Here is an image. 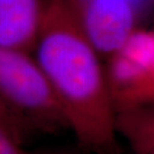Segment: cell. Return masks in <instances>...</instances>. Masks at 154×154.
<instances>
[{"instance_id":"ba28073f","label":"cell","mask_w":154,"mask_h":154,"mask_svg":"<svg viewBox=\"0 0 154 154\" xmlns=\"http://www.w3.org/2000/svg\"><path fill=\"white\" fill-rule=\"evenodd\" d=\"M22 141L14 132L0 125V154H30L23 148Z\"/></svg>"},{"instance_id":"52a82bcc","label":"cell","mask_w":154,"mask_h":154,"mask_svg":"<svg viewBox=\"0 0 154 154\" xmlns=\"http://www.w3.org/2000/svg\"><path fill=\"white\" fill-rule=\"evenodd\" d=\"M0 125L8 128L23 139L24 135L31 129L21 117L8 107L0 98Z\"/></svg>"},{"instance_id":"9c48e42d","label":"cell","mask_w":154,"mask_h":154,"mask_svg":"<svg viewBox=\"0 0 154 154\" xmlns=\"http://www.w3.org/2000/svg\"><path fill=\"white\" fill-rule=\"evenodd\" d=\"M59 154H75V153H59Z\"/></svg>"},{"instance_id":"5b68a950","label":"cell","mask_w":154,"mask_h":154,"mask_svg":"<svg viewBox=\"0 0 154 154\" xmlns=\"http://www.w3.org/2000/svg\"><path fill=\"white\" fill-rule=\"evenodd\" d=\"M47 0H0V47L32 53Z\"/></svg>"},{"instance_id":"3957f363","label":"cell","mask_w":154,"mask_h":154,"mask_svg":"<svg viewBox=\"0 0 154 154\" xmlns=\"http://www.w3.org/2000/svg\"><path fill=\"white\" fill-rule=\"evenodd\" d=\"M105 75L115 112L153 105L154 33L137 28L106 59Z\"/></svg>"},{"instance_id":"6da1fadb","label":"cell","mask_w":154,"mask_h":154,"mask_svg":"<svg viewBox=\"0 0 154 154\" xmlns=\"http://www.w3.org/2000/svg\"><path fill=\"white\" fill-rule=\"evenodd\" d=\"M33 52L83 151L121 154L103 59L65 0H47Z\"/></svg>"},{"instance_id":"7a4b0ae2","label":"cell","mask_w":154,"mask_h":154,"mask_svg":"<svg viewBox=\"0 0 154 154\" xmlns=\"http://www.w3.org/2000/svg\"><path fill=\"white\" fill-rule=\"evenodd\" d=\"M0 98L31 130L68 129L56 97L30 52L0 47Z\"/></svg>"},{"instance_id":"8992f818","label":"cell","mask_w":154,"mask_h":154,"mask_svg":"<svg viewBox=\"0 0 154 154\" xmlns=\"http://www.w3.org/2000/svg\"><path fill=\"white\" fill-rule=\"evenodd\" d=\"M115 131L127 139L133 154H154L152 105L115 112Z\"/></svg>"},{"instance_id":"277c9868","label":"cell","mask_w":154,"mask_h":154,"mask_svg":"<svg viewBox=\"0 0 154 154\" xmlns=\"http://www.w3.org/2000/svg\"><path fill=\"white\" fill-rule=\"evenodd\" d=\"M139 0H65L83 33L102 59L137 29Z\"/></svg>"}]
</instances>
